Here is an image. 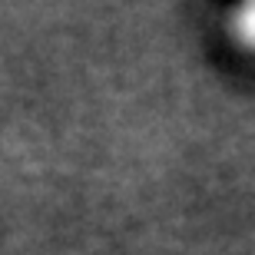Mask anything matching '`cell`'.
Listing matches in <instances>:
<instances>
[{
  "label": "cell",
  "instance_id": "1",
  "mask_svg": "<svg viewBox=\"0 0 255 255\" xmlns=\"http://www.w3.org/2000/svg\"><path fill=\"white\" fill-rule=\"evenodd\" d=\"M232 37H236V43L242 50L255 53V3L239 7L236 13H232Z\"/></svg>",
  "mask_w": 255,
  "mask_h": 255
}]
</instances>
